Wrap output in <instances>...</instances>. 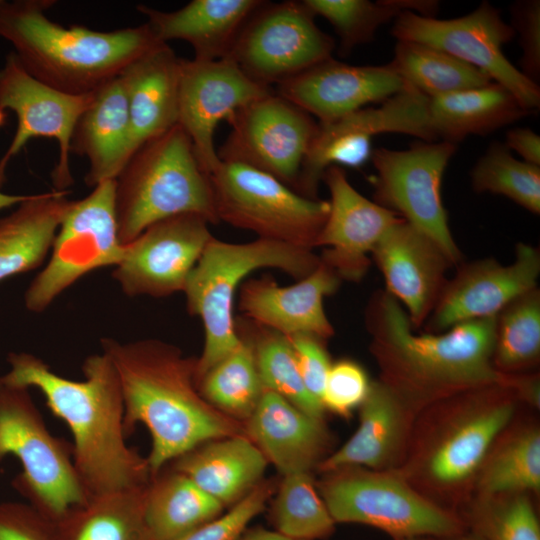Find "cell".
<instances>
[{"instance_id":"obj_1","label":"cell","mask_w":540,"mask_h":540,"mask_svg":"<svg viewBox=\"0 0 540 540\" xmlns=\"http://www.w3.org/2000/svg\"><path fill=\"white\" fill-rule=\"evenodd\" d=\"M10 370L0 380L36 388L73 437V462L88 498L146 486L152 473L147 458L126 443L124 403L117 371L107 354L88 356L84 379L55 373L26 352L8 355Z\"/></svg>"},{"instance_id":"obj_2","label":"cell","mask_w":540,"mask_h":540,"mask_svg":"<svg viewBox=\"0 0 540 540\" xmlns=\"http://www.w3.org/2000/svg\"><path fill=\"white\" fill-rule=\"evenodd\" d=\"M496 317L415 334L403 306L376 291L365 311L379 381L420 413L453 395L488 385L509 387L511 374L493 365Z\"/></svg>"},{"instance_id":"obj_3","label":"cell","mask_w":540,"mask_h":540,"mask_svg":"<svg viewBox=\"0 0 540 540\" xmlns=\"http://www.w3.org/2000/svg\"><path fill=\"white\" fill-rule=\"evenodd\" d=\"M102 352L120 381L124 428L138 423L150 432L147 461L152 476L177 457L205 442L246 435L244 423L212 406L196 383L197 358L159 339L121 343L104 338Z\"/></svg>"},{"instance_id":"obj_4","label":"cell","mask_w":540,"mask_h":540,"mask_svg":"<svg viewBox=\"0 0 540 540\" xmlns=\"http://www.w3.org/2000/svg\"><path fill=\"white\" fill-rule=\"evenodd\" d=\"M519 404L511 388L495 384L427 406L416 418L398 470L424 496L457 512L473 494L489 450Z\"/></svg>"},{"instance_id":"obj_5","label":"cell","mask_w":540,"mask_h":540,"mask_svg":"<svg viewBox=\"0 0 540 540\" xmlns=\"http://www.w3.org/2000/svg\"><path fill=\"white\" fill-rule=\"evenodd\" d=\"M54 4L0 0V38L29 74L62 92L92 93L163 43L147 23L109 32L62 26L46 15Z\"/></svg>"},{"instance_id":"obj_6","label":"cell","mask_w":540,"mask_h":540,"mask_svg":"<svg viewBox=\"0 0 540 540\" xmlns=\"http://www.w3.org/2000/svg\"><path fill=\"white\" fill-rule=\"evenodd\" d=\"M118 235L123 245L150 225L180 214L219 222L210 175L178 124L144 143L115 179Z\"/></svg>"},{"instance_id":"obj_7","label":"cell","mask_w":540,"mask_h":540,"mask_svg":"<svg viewBox=\"0 0 540 540\" xmlns=\"http://www.w3.org/2000/svg\"><path fill=\"white\" fill-rule=\"evenodd\" d=\"M319 263L320 258L313 250L282 242L257 238L233 243L213 237L183 290L188 312L200 318L204 329V346L196 361V380L240 344L233 314L235 294L251 273L274 268L300 280Z\"/></svg>"},{"instance_id":"obj_8","label":"cell","mask_w":540,"mask_h":540,"mask_svg":"<svg viewBox=\"0 0 540 540\" xmlns=\"http://www.w3.org/2000/svg\"><path fill=\"white\" fill-rule=\"evenodd\" d=\"M316 487L335 523L367 525L393 540L466 530L456 511L424 496L398 469L343 467L324 473Z\"/></svg>"},{"instance_id":"obj_9","label":"cell","mask_w":540,"mask_h":540,"mask_svg":"<svg viewBox=\"0 0 540 540\" xmlns=\"http://www.w3.org/2000/svg\"><path fill=\"white\" fill-rule=\"evenodd\" d=\"M15 456L22 472L14 488L52 522L87 502L73 462L72 444L54 436L29 388L0 380V461Z\"/></svg>"},{"instance_id":"obj_10","label":"cell","mask_w":540,"mask_h":540,"mask_svg":"<svg viewBox=\"0 0 540 540\" xmlns=\"http://www.w3.org/2000/svg\"><path fill=\"white\" fill-rule=\"evenodd\" d=\"M217 218L257 238L314 250L330 211L253 167L220 161L210 174Z\"/></svg>"},{"instance_id":"obj_11","label":"cell","mask_w":540,"mask_h":540,"mask_svg":"<svg viewBox=\"0 0 540 540\" xmlns=\"http://www.w3.org/2000/svg\"><path fill=\"white\" fill-rule=\"evenodd\" d=\"M124 250L118 235L115 180H106L85 198L71 202L52 243L49 261L25 292L26 308L44 311L87 273L115 267Z\"/></svg>"},{"instance_id":"obj_12","label":"cell","mask_w":540,"mask_h":540,"mask_svg":"<svg viewBox=\"0 0 540 540\" xmlns=\"http://www.w3.org/2000/svg\"><path fill=\"white\" fill-rule=\"evenodd\" d=\"M457 149L446 141L417 142L406 150L373 149L374 202L429 236L453 266L462 253L453 239L443 205L441 184Z\"/></svg>"},{"instance_id":"obj_13","label":"cell","mask_w":540,"mask_h":540,"mask_svg":"<svg viewBox=\"0 0 540 540\" xmlns=\"http://www.w3.org/2000/svg\"><path fill=\"white\" fill-rule=\"evenodd\" d=\"M391 34L397 40L413 41L442 50L485 72L506 88L530 114L540 107V88L506 58L502 47L515 36L512 26L489 2L471 13L439 20L403 11Z\"/></svg>"},{"instance_id":"obj_14","label":"cell","mask_w":540,"mask_h":540,"mask_svg":"<svg viewBox=\"0 0 540 540\" xmlns=\"http://www.w3.org/2000/svg\"><path fill=\"white\" fill-rule=\"evenodd\" d=\"M303 1H265L240 31L227 58L250 79L271 87L332 57L334 40Z\"/></svg>"},{"instance_id":"obj_15","label":"cell","mask_w":540,"mask_h":540,"mask_svg":"<svg viewBox=\"0 0 540 540\" xmlns=\"http://www.w3.org/2000/svg\"><path fill=\"white\" fill-rule=\"evenodd\" d=\"M231 131L217 150L220 161L268 173L295 190L319 123L271 92L244 106L228 121Z\"/></svg>"},{"instance_id":"obj_16","label":"cell","mask_w":540,"mask_h":540,"mask_svg":"<svg viewBox=\"0 0 540 540\" xmlns=\"http://www.w3.org/2000/svg\"><path fill=\"white\" fill-rule=\"evenodd\" d=\"M93 93L75 95L57 90L29 74L14 52L0 69V110L17 117L15 135L0 159V186L9 162L35 137L58 143V162L51 177L54 190L66 191L73 183L70 169L71 141L75 125L93 99Z\"/></svg>"},{"instance_id":"obj_17","label":"cell","mask_w":540,"mask_h":540,"mask_svg":"<svg viewBox=\"0 0 540 540\" xmlns=\"http://www.w3.org/2000/svg\"><path fill=\"white\" fill-rule=\"evenodd\" d=\"M209 222L196 214L160 220L125 244L112 277L130 297H166L183 292L209 241Z\"/></svg>"},{"instance_id":"obj_18","label":"cell","mask_w":540,"mask_h":540,"mask_svg":"<svg viewBox=\"0 0 540 540\" xmlns=\"http://www.w3.org/2000/svg\"><path fill=\"white\" fill-rule=\"evenodd\" d=\"M273 92L250 79L232 60L180 58L177 124L190 138L202 168L210 175L220 159L214 145L218 124Z\"/></svg>"},{"instance_id":"obj_19","label":"cell","mask_w":540,"mask_h":540,"mask_svg":"<svg viewBox=\"0 0 540 540\" xmlns=\"http://www.w3.org/2000/svg\"><path fill=\"white\" fill-rule=\"evenodd\" d=\"M540 251L518 243L515 260L502 265L495 259L463 264L448 279L432 313L426 320V332L441 333L453 326L496 317L513 300L538 287Z\"/></svg>"},{"instance_id":"obj_20","label":"cell","mask_w":540,"mask_h":540,"mask_svg":"<svg viewBox=\"0 0 540 540\" xmlns=\"http://www.w3.org/2000/svg\"><path fill=\"white\" fill-rule=\"evenodd\" d=\"M321 181L330 193V211L317 240L316 247H324L320 261L341 280L359 282L369 270L368 255L401 217L360 194L340 166H329Z\"/></svg>"},{"instance_id":"obj_21","label":"cell","mask_w":540,"mask_h":540,"mask_svg":"<svg viewBox=\"0 0 540 540\" xmlns=\"http://www.w3.org/2000/svg\"><path fill=\"white\" fill-rule=\"evenodd\" d=\"M386 291L406 309L413 329L432 313L453 266L443 250L404 219L394 223L373 249Z\"/></svg>"},{"instance_id":"obj_22","label":"cell","mask_w":540,"mask_h":540,"mask_svg":"<svg viewBox=\"0 0 540 540\" xmlns=\"http://www.w3.org/2000/svg\"><path fill=\"white\" fill-rule=\"evenodd\" d=\"M277 86V94L326 124L387 100L405 81L389 65L355 66L330 57Z\"/></svg>"},{"instance_id":"obj_23","label":"cell","mask_w":540,"mask_h":540,"mask_svg":"<svg viewBox=\"0 0 540 540\" xmlns=\"http://www.w3.org/2000/svg\"><path fill=\"white\" fill-rule=\"evenodd\" d=\"M341 279L320 261L308 276L280 286L271 276L246 279L239 288V309L252 323L284 336L312 335L327 340L335 334L324 298L334 294Z\"/></svg>"},{"instance_id":"obj_24","label":"cell","mask_w":540,"mask_h":540,"mask_svg":"<svg viewBox=\"0 0 540 540\" xmlns=\"http://www.w3.org/2000/svg\"><path fill=\"white\" fill-rule=\"evenodd\" d=\"M359 410L357 430L317 465L320 473L351 466L392 470L403 464L419 413L379 380L371 382Z\"/></svg>"},{"instance_id":"obj_25","label":"cell","mask_w":540,"mask_h":540,"mask_svg":"<svg viewBox=\"0 0 540 540\" xmlns=\"http://www.w3.org/2000/svg\"><path fill=\"white\" fill-rule=\"evenodd\" d=\"M244 427L246 436L283 476L312 472L328 456L332 441L322 419L265 388Z\"/></svg>"},{"instance_id":"obj_26","label":"cell","mask_w":540,"mask_h":540,"mask_svg":"<svg viewBox=\"0 0 540 540\" xmlns=\"http://www.w3.org/2000/svg\"><path fill=\"white\" fill-rule=\"evenodd\" d=\"M261 0H192L174 11L144 4L137 6L159 41L183 40L191 45L194 58H227L240 31Z\"/></svg>"},{"instance_id":"obj_27","label":"cell","mask_w":540,"mask_h":540,"mask_svg":"<svg viewBox=\"0 0 540 540\" xmlns=\"http://www.w3.org/2000/svg\"><path fill=\"white\" fill-rule=\"evenodd\" d=\"M71 151L87 158L85 182L91 187L115 180L131 158L128 101L121 74L94 91L75 125Z\"/></svg>"},{"instance_id":"obj_28","label":"cell","mask_w":540,"mask_h":540,"mask_svg":"<svg viewBox=\"0 0 540 540\" xmlns=\"http://www.w3.org/2000/svg\"><path fill=\"white\" fill-rule=\"evenodd\" d=\"M179 66L180 58L167 43H161L121 73L128 101L131 157L144 143L177 125Z\"/></svg>"},{"instance_id":"obj_29","label":"cell","mask_w":540,"mask_h":540,"mask_svg":"<svg viewBox=\"0 0 540 540\" xmlns=\"http://www.w3.org/2000/svg\"><path fill=\"white\" fill-rule=\"evenodd\" d=\"M268 461L246 436L205 442L168 465L225 506H232L262 480Z\"/></svg>"},{"instance_id":"obj_30","label":"cell","mask_w":540,"mask_h":540,"mask_svg":"<svg viewBox=\"0 0 540 540\" xmlns=\"http://www.w3.org/2000/svg\"><path fill=\"white\" fill-rule=\"evenodd\" d=\"M67 191L30 195L0 218V281L39 267L71 204Z\"/></svg>"},{"instance_id":"obj_31","label":"cell","mask_w":540,"mask_h":540,"mask_svg":"<svg viewBox=\"0 0 540 540\" xmlns=\"http://www.w3.org/2000/svg\"><path fill=\"white\" fill-rule=\"evenodd\" d=\"M429 123L435 139L456 144L469 135H487L529 113L503 86L488 85L429 98Z\"/></svg>"},{"instance_id":"obj_32","label":"cell","mask_w":540,"mask_h":540,"mask_svg":"<svg viewBox=\"0 0 540 540\" xmlns=\"http://www.w3.org/2000/svg\"><path fill=\"white\" fill-rule=\"evenodd\" d=\"M147 485L89 498L54 522L57 540H156L144 512Z\"/></svg>"},{"instance_id":"obj_33","label":"cell","mask_w":540,"mask_h":540,"mask_svg":"<svg viewBox=\"0 0 540 540\" xmlns=\"http://www.w3.org/2000/svg\"><path fill=\"white\" fill-rule=\"evenodd\" d=\"M224 506L191 479L165 466L145 491L144 512L156 540H176L223 513Z\"/></svg>"},{"instance_id":"obj_34","label":"cell","mask_w":540,"mask_h":540,"mask_svg":"<svg viewBox=\"0 0 540 540\" xmlns=\"http://www.w3.org/2000/svg\"><path fill=\"white\" fill-rule=\"evenodd\" d=\"M540 428L535 421L515 422L496 439L476 478L474 493L538 494Z\"/></svg>"},{"instance_id":"obj_35","label":"cell","mask_w":540,"mask_h":540,"mask_svg":"<svg viewBox=\"0 0 540 540\" xmlns=\"http://www.w3.org/2000/svg\"><path fill=\"white\" fill-rule=\"evenodd\" d=\"M407 84L429 98L479 88L493 80L480 69L432 46L398 40L388 64Z\"/></svg>"},{"instance_id":"obj_36","label":"cell","mask_w":540,"mask_h":540,"mask_svg":"<svg viewBox=\"0 0 540 540\" xmlns=\"http://www.w3.org/2000/svg\"><path fill=\"white\" fill-rule=\"evenodd\" d=\"M241 342L235 350L196 380L201 395L219 411L244 423L264 391L253 344L237 329Z\"/></svg>"},{"instance_id":"obj_37","label":"cell","mask_w":540,"mask_h":540,"mask_svg":"<svg viewBox=\"0 0 540 540\" xmlns=\"http://www.w3.org/2000/svg\"><path fill=\"white\" fill-rule=\"evenodd\" d=\"M314 16L325 18L339 37V54L345 56L356 46L374 39L376 30L403 11L433 17L438 2L431 0H303Z\"/></svg>"},{"instance_id":"obj_38","label":"cell","mask_w":540,"mask_h":540,"mask_svg":"<svg viewBox=\"0 0 540 540\" xmlns=\"http://www.w3.org/2000/svg\"><path fill=\"white\" fill-rule=\"evenodd\" d=\"M540 360V290L526 292L496 318L493 365L505 374L529 372Z\"/></svg>"},{"instance_id":"obj_39","label":"cell","mask_w":540,"mask_h":540,"mask_svg":"<svg viewBox=\"0 0 540 540\" xmlns=\"http://www.w3.org/2000/svg\"><path fill=\"white\" fill-rule=\"evenodd\" d=\"M457 513L466 530L483 540H540L539 519L529 494H472Z\"/></svg>"},{"instance_id":"obj_40","label":"cell","mask_w":540,"mask_h":540,"mask_svg":"<svg viewBox=\"0 0 540 540\" xmlns=\"http://www.w3.org/2000/svg\"><path fill=\"white\" fill-rule=\"evenodd\" d=\"M273 530L291 540H324L335 531L311 472L283 476L270 511Z\"/></svg>"},{"instance_id":"obj_41","label":"cell","mask_w":540,"mask_h":540,"mask_svg":"<svg viewBox=\"0 0 540 540\" xmlns=\"http://www.w3.org/2000/svg\"><path fill=\"white\" fill-rule=\"evenodd\" d=\"M254 325L257 330L252 331L253 334H246L237 329L245 333L253 344L263 387L281 396L309 416L323 420L325 408L305 387L288 338L265 327Z\"/></svg>"},{"instance_id":"obj_42","label":"cell","mask_w":540,"mask_h":540,"mask_svg":"<svg viewBox=\"0 0 540 540\" xmlns=\"http://www.w3.org/2000/svg\"><path fill=\"white\" fill-rule=\"evenodd\" d=\"M471 185L477 193L503 195L540 213V166L516 159L504 143L489 145L471 171Z\"/></svg>"},{"instance_id":"obj_43","label":"cell","mask_w":540,"mask_h":540,"mask_svg":"<svg viewBox=\"0 0 540 540\" xmlns=\"http://www.w3.org/2000/svg\"><path fill=\"white\" fill-rule=\"evenodd\" d=\"M273 481H261L230 509L176 540H237L266 507L274 493Z\"/></svg>"},{"instance_id":"obj_44","label":"cell","mask_w":540,"mask_h":540,"mask_svg":"<svg viewBox=\"0 0 540 540\" xmlns=\"http://www.w3.org/2000/svg\"><path fill=\"white\" fill-rule=\"evenodd\" d=\"M371 380L365 369L350 359L332 363L321 402L325 410L347 417L366 399Z\"/></svg>"},{"instance_id":"obj_45","label":"cell","mask_w":540,"mask_h":540,"mask_svg":"<svg viewBox=\"0 0 540 540\" xmlns=\"http://www.w3.org/2000/svg\"><path fill=\"white\" fill-rule=\"evenodd\" d=\"M512 28L519 33L521 72L537 84L540 78V1H518L511 6Z\"/></svg>"},{"instance_id":"obj_46","label":"cell","mask_w":540,"mask_h":540,"mask_svg":"<svg viewBox=\"0 0 540 540\" xmlns=\"http://www.w3.org/2000/svg\"><path fill=\"white\" fill-rule=\"evenodd\" d=\"M0 540H57L54 522L28 503L0 502Z\"/></svg>"},{"instance_id":"obj_47","label":"cell","mask_w":540,"mask_h":540,"mask_svg":"<svg viewBox=\"0 0 540 540\" xmlns=\"http://www.w3.org/2000/svg\"><path fill=\"white\" fill-rule=\"evenodd\" d=\"M286 337L294 350L305 387L315 399L321 402L326 379L332 365L325 347V340L307 334Z\"/></svg>"},{"instance_id":"obj_48","label":"cell","mask_w":540,"mask_h":540,"mask_svg":"<svg viewBox=\"0 0 540 540\" xmlns=\"http://www.w3.org/2000/svg\"><path fill=\"white\" fill-rule=\"evenodd\" d=\"M504 144L520 155L523 161L540 166V137L530 128L510 129Z\"/></svg>"},{"instance_id":"obj_49","label":"cell","mask_w":540,"mask_h":540,"mask_svg":"<svg viewBox=\"0 0 540 540\" xmlns=\"http://www.w3.org/2000/svg\"><path fill=\"white\" fill-rule=\"evenodd\" d=\"M510 388L514 391L520 403L539 409L540 376L538 372L529 371L512 374Z\"/></svg>"},{"instance_id":"obj_50","label":"cell","mask_w":540,"mask_h":540,"mask_svg":"<svg viewBox=\"0 0 540 540\" xmlns=\"http://www.w3.org/2000/svg\"><path fill=\"white\" fill-rule=\"evenodd\" d=\"M237 540H291L263 527L247 528Z\"/></svg>"},{"instance_id":"obj_51","label":"cell","mask_w":540,"mask_h":540,"mask_svg":"<svg viewBox=\"0 0 540 540\" xmlns=\"http://www.w3.org/2000/svg\"><path fill=\"white\" fill-rule=\"evenodd\" d=\"M29 197L30 195H11L0 191V210L20 204Z\"/></svg>"},{"instance_id":"obj_52","label":"cell","mask_w":540,"mask_h":540,"mask_svg":"<svg viewBox=\"0 0 540 540\" xmlns=\"http://www.w3.org/2000/svg\"><path fill=\"white\" fill-rule=\"evenodd\" d=\"M436 540H483L472 532L465 530L457 535Z\"/></svg>"},{"instance_id":"obj_53","label":"cell","mask_w":540,"mask_h":540,"mask_svg":"<svg viewBox=\"0 0 540 540\" xmlns=\"http://www.w3.org/2000/svg\"><path fill=\"white\" fill-rule=\"evenodd\" d=\"M7 116H8L7 111L0 110V127L5 125Z\"/></svg>"},{"instance_id":"obj_54","label":"cell","mask_w":540,"mask_h":540,"mask_svg":"<svg viewBox=\"0 0 540 540\" xmlns=\"http://www.w3.org/2000/svg\"><path fill=\"white\" fill-rule=\"evenodd\" d=\"M397 540H436V539L431 538V537H413V538H405V539H397Z\"/></svg>"}]
</instances>
